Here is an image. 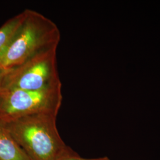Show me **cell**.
<instances>
[{"mask_svg":"<svg viewBox=\"0 0 160 160\" xmlns=\"http://www.w3.org/2000/svg\"><path fill=\"white\" fill-rule=\"evenodd\" d=\"M57 117L33 114L2 123L29 160H57L75 152L61 137Z\"/></svg>","mask_w":160,"mask_h":160,"instance_id":"1","label":"cell"},{"mask_svg":"<svg viewBox=\"0 0 160 160\" xmlns=\"http://www.w3.org/2000/svg\"><path fill=\"white\" fill-rule=\"evenodd\" d=\"M23 23L0 57V65L10 69L40 52L58 47L61 32L57 24L39 12L26 9Z\"/></svg>","mask_w":160,"mask_h":160,"instance_id":"2","label":"cell"},{"mask_svg":"<svg viewBox=\"0 0 160 160\" xmlns=\"http://www.w3.org/2000/svg\"><path fill=\"white\" fill-rule=\"evenodd\" d=\"M62 98L61 82L37 90L3 89L0 96V121L5 123L33 114L57 116Z\"/></svg>","mask_w":160,"mask_h":160,"instance_id":"3","label":"cell"},{"mask_svg":"<svg viewBox=\"0 0 160 160\" xmlns=\"http://www.w3.org/2000/svg\"><path fill=\"white\" fill-rule=\"evenodd\" d=\"M57 48L40 52L22 64L9 69L4 80L3 89L37 90L61 83Z\"/></svg>","mask_w":160,"mask_h":160,"instance_id":"4","label":"cell"},{"mask_svg":"<svg viewBox=\"0 0 160 160\" xmlns=\"http://www.w3.org/2000/svg\"><path fill=\"white\" fill-rule=\"evenodd\" d=\"M0 160H30L1 121Z\"/></svg>","mask_w":160,"mask_h":160,"instance_id":"5","label":"cell"},{"mask_svg":"<svg viewBox=\"0 0 160 160\" xmlns=\"http://www.w3.org/2000/svg\"><path fill=\"white\" fill-rule=\"evenodd\" d=\"M25 11L8 20L0 27V57L10 43L12 38L23 23Z\"/></svg>","mask_w":160,"mask_h":160,"instance_id":"6","label":"cell"},{"mask_svg":"<svg viewBox=\"0 0 160 160\" xmlns=\"http://www.w3.org/2000/svg\"><path fill=\"white\" fill-rule=\"evenodd\" d=\"M57 160H110L108 157H102L99 158H95V159H87L81 158L77 152H74L72 154L68 155L63 156L62 157L60 158Z\"/></svg>","mask_w":160,"mask_h":160,"instance_id":"7","label":"cell"},{"mask_svg":"<svg viewBox=\"0 0 160 160\" xmlns=\"http://www.w3.org/2000/svg\"><path fill=\"white\" fill-rule=\"evenodd\" d=\"M8 71L9 69L5 68L0 65V96L3 90L4 80Z\"/></svg>","mask_w":160,"mask_h":160,"instance_id":"8","label":"cell"}]
</instances>
